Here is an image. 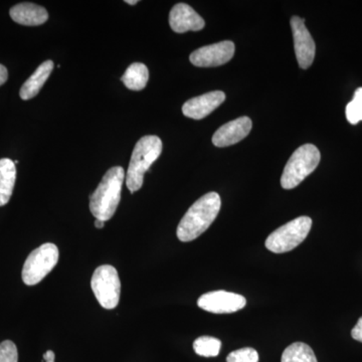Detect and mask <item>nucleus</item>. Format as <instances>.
Masks as SVG:
<instances>
[{
	"instance_id": "nucleus-15",
	"label": "nucleus",
	"mask_w": 362,
	"mask_h": 362,
	"mask_svg": "<svg viewBox=\"0 0 362 362\" xmlns=\"http://www.w3.org/2000/svg\"><path fill=\"white\" fill-rule=\"evenodd\" d=\"M54 66V62L49 61V59L44 62L21 87L20 92L21 99L28 101V100L37 96L42 86L51 76Z\"/></svg>"
},
{
	"instance_id": "nucleus-26",
	"label": "nucleus",
	"mask_w": 362,
	"mask_h": 362,
	"mask_svg": "<svg viewBox=\"0 0 362 362\" xmlns=\"http://www.w3.org/2000/svg\"><path fill=\"white\" fill-rule=\"evenodd\" d=\"M95 226H96L97 228H99V230H101V228H103L105 226V221L101 220H95Z\"/></svg>"
},
{
	"instance_id": "nucleus-27",
	"label": "nucleus",
	"mask_w": 362,
	"mask_h": 362,
	"mask_svg": "<svg viewBox=\"0 0 362 362\" xmlns=\"http://www.w3.org/2000/svg\"><path fill=\"white\" fill-rule=\"evenodd\" d=\"M126 4H130V6H135L138 4L137 0H126Z\"/></svg>"
},
{
	"instance_id": "nucleus-10",
	"label": "nucleus",
	"mask_w": 362,
	"mask_h": 362,
	"mask_svg": "<svg viewBox=\"0 0 362 362\" xmlns=\"http://www.w3.org/2000/svg\"><path fill=\"white\" fill-rule=\"evenodd\" d=\"M293 39H294L295 54L300 68L308 69L315 58L316 45L310 33L305 26L303 18L293 16L291 18Z\"/></svg>"
},
{
	"instance_id": "nucleus-5",
	"label": "nucleus",
	"mask_w": 362,
	"mask_h": 362,
	"mask_svg": "<svg viewBox=\"0 0 362 362\" xmlns=\"http://www.w3.org/2000/svg\"><path fill=\"white\" fill-rule=\"evenodd\" d=\"M311 226L312 220L309 216H299L274 230L266 240V247L275 254L292 251L304 242Z\"/></svg>"
},
{
	"instance_id": "nucleus-7",
	"label": "nucleus",
	"mask_w": 362,
	"mask_h": 362,
	"mask_svg": "<svg viewBox=\"0 0 362 362\" xmlns=\"http://www.w3.org/2000/svg\"><path fill=\"white\" fill-rule=\"evenodd\" d=\"M90 288L103 308L112 310L120 301L121 282L113 266L98 267L90 280Z\"/></svg>"
},
{
	"instance_id": "nucleus-3",
	"label": "nucleus",
	"mask_w": 362,
	"mask_h": 362,
	"mask_svg": "<svg viewBox=\"0 0 362 362\" xmlns=\"http://www.w3.org/2000/svg\"><path fill=\"white\" fill-rule=\"evenodd\" d=\"M161 153L162 141L158 136H144L136 143L126 177V185L131 194H134L142 187L145 173Z\"/></svg>"
},
{
	"instance_id": "nucleus-1",
	"label": "nucleus",
	"mask_w": 362,
	"mask_h": 362,
	"mask_svg": "<svg viewBox=\"0 0 362 362\" xmlns=\"http://www.w3.org/2000/svg\"><path fill=\"white\" fill-rule=\"evenodd\" d=\"M220 194L209 192L189 207L177 226L176 235L181 242H192L211 226L221 211Z\"/></svg>"
},
{
	"instance_id": "nucleus-23",
	"label": "nucleus",
	"mask_w": 362,
	"mask_h": 362,
	"mask_svg": "<svg viewBox=\"0 0 362 362\" xmlns=\"http://www.w3.org/2000/svg\"><path fill=\"white\" fill-rule=\"evenodd\" d=\"M351 337L356 341L362 342V317L351 330Z\"/></svg>"
},
{
	"instance_id": "nucleus-22",
	"label": "nucleus",
	"mask_w": 362,
	"mask_h": 362,
	"mask_svg": "<svg viewBox=\"0 0 362 362\" xmlns=\"http://www.w3.org/2000/svg\"><path fill=\"white\" fill-rule=\"evenodd\" d=\"M0 362H18V349L11 340L0 343Z\"/></svg>"
},
{
	"instance_id": "nucleus-13",
	"label": "nucleus",
	"mask_w": 362,
	"mask_h": 362,
	"mask_svg": "<svg viewBox=\"0 0 362 362\" xmlns=\"http://www.w3.org/2000/svg\"><path fill=\"white\" fill-rule=\"evenodd\" d=\"M169 25L173 32L183 33L199 32L206 25L204 18L192 6L178 4L173 7L169 14Z\"/></svg>"
},
{
	"instance_id": "nucleus-17",
	"label": "nucleus",
	"mask_w": 362,
	"mask_h": 362,
	"mask_svg": "<svg viewBox=\"0 0 362 362\" xmlns=\"http://www.w3.org/2000/svg\"><path fill=\"white\" fill-rule=\"evenodd\" d=\"M149 80V71L142 63H134L128 66L121 78L123 84L129 90H141L146 87Z\"/></svg>"
},
{
	"instance_id": "nucleus-14",
	"label": "nucleus",
	"mask_w": 362,
	"mask_h": 362,
	"mask_svg": "<svg viewBox=\"0 0 362 362\" xmlns=\"http://www.w3.org/2000/svg\"><path fill=\"white\" fill-rule=\"evenodd\" d=\"M9 14L16 23L28 26L42 25L49 18V13L45 7L30 2L16 4L11 9Z\"/></svg>"
},
{
	"instance_id": "nucleus-19",
	"label": "nucleus",
	"mask_w": 362,
	"mask_h": 362,
	"mask_svg": "<svg viewBox=\"0 0 362 362\" xmlns=\"http://www.w3.org/2000/svg\"><path fill=\"white\" fill-rule=\"evenodd\" d=\"M221 341L218 338L202 337L194 342L195 354L199 356L216 357L220 354Z\"/></svg>"
},
{
	"instance_id": "nucleus-16",
	"label": "nucleus",
	"mask_w": 362,
	"mask_h": 362,
	"mask_svg": "<svg viewBox=\"0 0 362 362\" xmlns=\"http://www.w3.org/2000/svg\"><path fill=\"white\" fill-rule=\"evenodd\" d=\"M16 180L14 162L9 158L0 159V206L8 204L13 195Z\"/></svg>"
},
{
	"instance_id": "nucleus-8",
	"label": "nucleus",
	"mask_w": 362,
	"mask_h": 362,
	"mask_svg": "<svg viewBox=\"0 0 362 362\" xmlns=\"http://www.w3.org/2000/svg\"><path fill=\"white\" fill-rule=\"evenodd\" d=\"M235 44L230 40L206 45L190 54V63L199 68H214L228 63L235 54Z\"/></svg>"
},
{
	"instance_id": "nucleus-11",
	"label": "nucleus",
	"mask_w": 362,
	"mask_h": 362,
	"mask_svg": "<svg viewBox=\"0 0 362 362\" xmlns=\"http://www.w3.org/2000/svg\"><path fill=\"white\" fill-rule=\"evenodd\" d=\"M225 101L226 94L221 90L206 93L185 102L182 106V113L187 118L201 120L213 113Z\"/></svg>"
},
{
	"instance_id": "nucleus-18",
	"label": "nucleus",
	"mask_w": 362,
	"mask_h": 362,
	"mask_svg": "<svg viewBox=\"0 0 362 362\" xmlns=\"http://www.w3.org/2000/svg\"><path fill=\"white\" fill-rule=\"evenodd\" d=\"M281 362H318L313 350L303 342H295L283 352Z\"/></svg>"
},
{
	"instance_id": "nucleus-2",
	"label": "nucleus",
	"mask_w": 362,
	"mask_h": 362,
	"mask_svg": "<svg viewBox=\"0 0 362 362\" xmlns=\"http://www.w3.org/2000/svg\"><path fill=\"white\" fill-rule=\"evenodd\" d=\"M125 178V171L115 166L107 171L90 197V211L96 220L107 221L113 218L121 201V190Z\"/></svg>"
},
{
	"instance_id": "nucleus-20",
	"label": "nucleus",
	"mask_w": 362,
	"mask_h": 362,
	"mask_svg": "<svg viewBox=\"0 0 362 362\" xmlns=\"http://www.w3.org/2000/svg\"><path fill=\"white\" fill-rule=\"evenodd\" d=\"M347 121L352 125L362 121V87L358 88L354 93V99L347 104L346 110Z\"/></svg>"
},
{
	"instance_id": "nucleus-9",
	"label": "nucleus",
	"mask_w": 362,
	"mask_h": 362,
	"mask_svg": "<svg viewBox=\"0 0 362 362\" xmlns=\"http://www.w3.org/2000/svg\"><path fill=\"white\" fill-rule=\"evenodd\" d=\"M246 304V298L242 295L223 290L206 293L197 301L199 308L214 314L233 313L244 308Z\"/></svg>"
},
{
	"instance_id": "nucleus-25",
	"label": "nucleus",
	"mask_w": 362,
	"mask_h": 362,
	"mask_svg": "<svg viewBox=\"0 0 362 362\" xmlns=\"http://www.w3.org/2000/svg\"><path fill=\"white\" fill-rule=\"evenodd\" d=\"M54 357H56V356H54V351L47 350L44 354V361L45 362H54Z\"/></svg>"
},
{
	"instance_id": "nucleus-21",
	"label": "nucleus",
	"mask_w": 362,
	"mask_h": 362,
	"mask_svg": "<svg viewBox=\"0 0 362 362\" xmlns=\"http://www.w3.org/2000/svg\"><path fill=\"white\" fill-rule=\"evenodd\" d=\"M226 362H259V354L252 347H245L230 352Z\"/></svg>"
},
{
	"instance_id": "nucleus-24",
	"label": "nucleus",
	"mask_w": 362,
	"mask_h": 362,
	"mask_svg": "<svg viewBox=\"0 0 362 362\" xmlns=\"http://www.w3.org/2000/svg\"><path fill=\"white\" fill-rule=\"evenodd\" d=\"M7 78H8V71L6 66L0 64V87L6 82Z\"/></svg>"
},
{
	"instance_id": "nucleus-4",
	"label": "nucleus",
	"mask_w": 362,
	"mask_h": 362,
	"mask_svg": "<svg viewBox=\"0 0 362 362\" xmlns=\"http://www.w3.org/2000/svg\"><path fill=\"white\" fill-rule=\"evenodd\" d=\"M320 152L313 144H305L295 150L286 164L281 185L284 189H293L298 187L313 173L320 162Z\"/></svg>"
},
{
	"instance_id": "nucleus-12",
	"label": "nucleus",
	"mask_w": 362,
	"mask_h": 362,
	"mask_svg": "<svg viewBox=\"0 0 362 362\" xmlns=\"http://www.w3.org/2000/svg\"><path fill=\"white\" fill-rule=\"evenodd\" d=\"M252 122L249 117H240L235 120L226 123L216 131L213 136V143L216 147H228L237 144L250 134Z\"/></svg>"
},
{
	"instance_id": "nucleus-6",
	"label": "nucleus",
	"mask_w": 362,
	"mask_h": 362,
	"mask_svg": "<svg viewBox=\"0 0 362 362\" xmlns=\"http://www.w3.org/2000/svg\"><path fill=\"white\" fill-rule=\"evenodd\" d=\"M59 261V249L52 243L42 245L28 255L23 268V281L25 285L35 286L44 280Z\"/></svg>"
}]
</instances>
